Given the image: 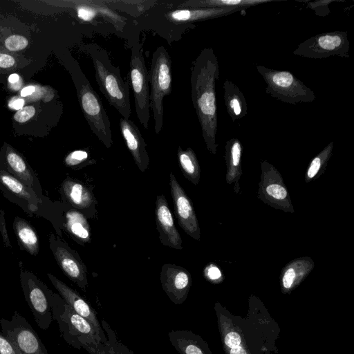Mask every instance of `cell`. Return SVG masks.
<instances>
[{
	"instance_id": "1",
	"label": "cell",
	"mask_w": 354,
	"mask_h": 354,
	"mask_svg": "<svg viewBox=\"0 0 354 354\" xmlns=\"http://www.w3.org/2000/svg\"><path fill=\"white\" fill-rule=\"evenodd\" d=\"M218 77V61L214 50L212 48L203 49L192 65L191 95L206 148L214 155L218 147L216 84Z\"/></svg>"
},
{
	"instance_id": "2",
	"label": "cell",
	"mask_w": 354,
	"mask_h": 354,
	"mask_svg": "<svg viewBox=\"0 0 354 354\" xmlns=\"http://www.w3.org/2000/svg\"><path fill=\"white\" fill-rule=\"evenodd\" d=\"M50 302L53 319L57 322L61 335L66 343L78 350L84 348L89 354H105L104 344L86 319L53 291Z\"/></svg>"
},
{
	"instance_id": "3",
	"label": "cell",
	"mask_w": 354,
	"mask_h": 354,
	"mask_svg": "<svg viewBox=\"0 0 354 354\" xmlns=\"http://www.w3.org/2000/svg\"><path fill=\"white\" fill-rule=\"evenodd\" d=\"M87 52L93 62L100 91L122 118L129 119L131 109L129 81L123 80L120 68L112 64L106 50L91 44L87 46Z\"/></svg>"
},
{
	"instance_id": "4",
	"label": "cell",
	"mask_w": 354,
	"mask_h": 354,
	"mask_svg": "<svg viewBox=\"0 0 354 354\" xmlns=\"http://www.w3.org/2000/svg\"><path fill=\"white\" fill-rule=\"evenodd\" d=\"M0 189L5 196L27 214L36 215L50 221L57 227V205L47 196H39L33 189L16 178L6 169L0 165Z\"/></svg>"
},
{
	"instance_id": "5",
	"label": "cell",
	"mask_w": 354,
	"mask_h": 354,
	"mask_svg": "<svg viewBox=\"0 0 354 354\" xmlns=\"http://www.w3.org/2000/svg\"><path fill=\"white\" fill-rule=\"evenodd\" d=\"M151 84L149 108L154 119V130L159 133L163 127V99L171 92V62L164 46H159L153 52L149 71Z\"/></svg>"
},
{
	"instance_id": "6",
	"label": "cell",
	"mask_w": 354,
	"mask_h": 354,
	"mask_svg": "<svg viewBox=\"0 0 354 354\" xmlns=\"http://www.w3.org/2000/svg\"><path fill=\"white\" fill-rule=\"evenodd\" d=\"M266 84V93L283 102L296 104L312 102L316 99L313 91L291 72L256 66Z\"/></svg>"
},
{
	"instance_id": "7",
	"label": "cell",
	"mask_w": 354,
	"mask_h": 354,
	"mask_svg": "<svg viewBox=\"0 0 354 354\" xmlns=\"http://www.w3.org/2000/svg\"><path fill=\"white\" fill-rule=\"evenodd\" d=\"M77 94L90 129L106 147L110 148L113 144L110 120L98 94L82 72L79 77Z\"/></svg>"
},
{
	"instance_id": "8",
	"label": "cell",
	"mask_w": 354,
	"mask_h": 354,
	"mask_svg": "<svg viewBox=\"0 0 354 354\" xmlns=\"http://www.w3.org/2000/svg\"><path fill=\"white\" fill-rule=\"evenodd\" d=\"M129 75L134 96L137 118L145 129L149 127V88L148 71L142 55V44L136 42L131 47Z\"/></svg>"
},
{
	"instance_id": "9",
	"label": "cell",
	"mask_w": 354,
	"mask_h": 354,
	"mask_svg": "<svg viewBox=\"0 0 354 354\" xmlns=\"http://www.w3.org/2000/svg\"><path fill=\"white\" fill-rule=\"evenodd\" d=\"M20 282L25 300L37 326L47 330L53 320L50 302L52 290L33 273L22 268Z\"/></svg>"
},
{
	"instance_id": "10",
	"label": "cell",
	"mask_w": 354,
	"mask_h": 354,
	"mask_svg": "<svg viewBox=\"0 0 354 354\" xmlns=\"http://www.w3.org/2000/svg\"><path fill=\"white\" fill-rule=\"evenodd\" d=\"M350 41L346 31H331L313 36L298 45L295 55L324 59L331 56L349 57Z\"/></svg>"
},
{
	"instance_id": "11",
	"label": "cell",
	"mask_w": 354,
	"mask_h": 354,
	"mask_svg": "<svg viewBox=\"0 0 354 354\" xmlns=\"http://www.w3.org/2000/svg\"><path fill=\"white\" fill-rule=\"evenodd\" d=\"M261 169L258 198L274 209L295 213L288 188L278 169L267 160L261 162Z\"/></svg>"
},
{
	"instance_id": "12",
	"label": "cell",
	"mask_w": 354,
	"mask_h": 354,
	"mask_svg": "<svg viewBox=\"0 0 354 354\" xmlns=\"http://www.w3.org/2000/svg\"><path fill=\"white\" fill-rule=\"evenodd\" d=\"M1 333L20 354H48L47 349L29 322L17 311L11 319H0Z\"/></svg>"
},
{
	"instance_id": "13",
	"label": "cell",
	"mask_w": 354,
	"mask_h": 354,
	"mask_svg": "<svg viewBox=\"0 0 354 354\" xmlns=\"http://www.w3.org/2000/svg\"><path fill=\"white\" fill-rule=\"evenodd\" d=\"M49 247L64 274L83 291L88 286L87 269L78 254L53 234L49 236Z\"/></svg>"
},
{
	"instance_id": "14",
	"label": "cell",
	"mask_w": 354,
	"mask_h": 354,
	"mask_svg": "<svg viewBox=\"0 0 354 354\" xmlns=\"http://www.w3.org/2000/svg\"><path fill=\"white\" fill-rule=\"evenodd\" d=\"M169 186L175 215L183 230L196 241L200 240L198 221L192 202L176 178L173 172L169 175Z\"/></svg>"
},
{
	"instance_id": "15",
	"label": "cell",
	"mask_w": 354,
	"mask_h": 354,
	"mask_svg": "<svg viewBox=\"0 0 354 354\" xmlns=\"http://www.w3.org/2000/svg\"><path fill=\"white\" fill-rule=\"evenodd\" d=\"M47 277L64 301L77 314L84 317L92 325L102 342L105 344L107 342V337L98 320L95 309L77 292L55 276L48 273Z\"/></svg>"
},
{
	"instance_id": "16",
	"label": "cell",
	"mask_w": 354,
	"mask_h": 354,
	"mask_svg": "<svg viewBox=\"0 0 354 354\" xmlns=\"http://www.w3.org/2000/svg\"><path fill=\"white\" fill-rule=\"evenodd\" d=\"M192 281L191 274L185 268L171 263H165L162 266V288L174 304H182L186 300Z\"/></svg>"
},
{
	"instance_id": "17",
	"label": "cell",
	"mask_w": 354,
	"mask_h": 354,
	"mask_svg": "<svg viewBox=\"0 0 354 354\" xmlns=\"http://www.w3.org/2000/svg\"><path fill=\"white\" fill-rule=\"evenodd\" d=\"M155 217L162 244L177 250L182 249V239L175 226L173 216L163 194L156 196Z\"/></svg>"
},
{
	"instance_id": "18",
	"label": "cell",
	"mask_w": 354,
	"mask_h": 354,
	"mask_svg": "<svg viewBox=\"0 0 354 354\" xmlns=\"http://www.w3.org/2000/svg\"><path fill=\"white\" fill-rule=\"evenodd\" d=\"M221 307L218 303L215 304L218 328L225 354H251L242 330L233 324L230 317L224 315Z\"/></svg>"
},
{
	"instance_id": "19",
	"label": "cell",
	"mask_w": 354,
	"mask_h": 354,
	"mask_svg": "<svg viewBox=\"0 0 354 354\" xmlns=\"http://www.w3.org/2000/svg\"><path fill=\"white\" fill-rule=\"evenodd\" d=\"M120 129L136 164L141 171L145 172L148 168L149 158L147 144L140 130L132 120L123 118L120 119Z\"/></svg>"
},
{
	"instance_id": "20",
	"label": "cell",
	"mask_w": 354,
	"mask_h": 354,
	"mask_svg": "<svg viewBox=\"0 0 354 354\" xmlns=\"http://www.w3.org/2000/svg\"><path fill=\"white\" fill-rule=\"evenodd\" d=\"M315 266L313 260L306 256L296 258L288 262L280 272L281 292L290 294L308 277Z\"/></svg>"
},
{
	"instance_id": "21",
	"label": "cell",
	"mask_w": 354,
	"mask_h": 354,
	"mask_svg": "<svg viewBox=\"0 0 354 354\" xmlns=\"http://www.w3.org/2000/svg\"><path fill=\"white\" fill-rule=\"evenodd\" d=\"M168 338L179 354H212L203 338L192 331L172 330Z\"/></svg>"
},
{
	"instance_id": "22",
	"label": "cell",
	"mask_w": 354,
	"mask_h": 354,
	"mask_svg": "<svg viewBox=\"0 0 354 354\" xmlns=\"http://www.w3.org/2000/svg\"><path fill=\"white\" fill-rule=\"evenodd\" d=\"M3 167L16 178L33 189L39 196H44L39 178L35 171L17 153L9 151L6 156Z\"/></svg>"
},
{
	"instance_id": "23",
	"label": "cell",
	"mask_w": 354,
	"mask_h": 354,
	"mask_svg": "<svg viewBox=\"0 0 354 354\" xmlns=\"http://www.w3.org/2000/svg\"><path fill=\"white\" fill-rule=\"evenodd\" d=\"M225 149L227 167L226 183L228 185L233 184L234 192L239 194L241 191L239 181L243 174L241 167L242 145L238 138H231L226 142Z\"/></svg>"
},
{
	"instance_id": "24",
	"label": "cell",
	"mask_w": 354,
	"mask_h": 354,
	"mask_svg": "<svg viewBox=\"0 0 354 354\" xmlns=\"http://www.w3.org/2000/svg\"><path fill=\"white\" fill-rule=\"evenodd\" d=\"M60 192L77 209L86 210L95 202L91 191L80 181L71 178H66L62 183Z\"/></svg>"
},
{
	"instance_id": "25",
	"label": "cell",
	"mask_w": 354,
	"mask_h": 354,
	"mask_svg": "<svg viewBox=\"0 0 354 354\" xmlns=\"http://www.w3.org/2000/svg\"><path fill=\"white\" fill-rule=\"evenodd\" d=\"M240 10H243V9L183 8L169 12L167 17L174 22H194L229 15Z\"/></svg>"
},
{
	"instance_id": "26",
	"label": "cell",
	"mask_w": 354,
	"mask_h": 354,
	"mask_svg": "<svg viewBox=\"0 0 354 354\" xmlns=\"http://www.w3.org/2000/svg\"><path fill=\"white\" fill-rule=\"evenodd\" d=\"M224 101L227 112L233 122L247 115L248 106L243 93L232 81L223 82Z\"/></svg>"
},
{
	"instance_id": "27",
	"label": "cell",
	"mask_w": 354,
	"mask_h": 354,
	"mask_svg": "<svg viewBox=\"0 0 354 354\" xmlns=\"http://www.w3.org/2000/svg\"><path fill=\"white\" fill-rule=\"evenodd\" d=\"M13 229L21 250L37 256L39 251V240L34 227L24 218L16 216Z\"/></svg>"
},
{
	"instance_id": "28",
	"label": "cell",
	"mask_w": 354,
	"mask_h": 354,
	"mask_svg": "<svg viewBox=\"0 0 354 354\" xmlns=\"http://www.w3.org/2000/svg\"><path fill=\"white\" fill-rule=\"evenodd\" d=\"M63 224L77 241L82 243L91 241V232L88 221L79 211L74 209H68L64 214Z\"/></svg>"
},
{
	"instance_id": "29",
	"label": "cell",
	"mask_w": 354,
	"mask_h": 354,
	"mask_svg": "<svg viewBox=\"0 0 354 354\" xmlns=\"http://www.w3.org/2000/svg\"><path fill=\"white\" fill-rule=\"evenodd\" d=\"M274 0H196L189 1L183 4L186 8H241L255 6Z\"/></svg>"
},
{
	"instance_id": "30",
	"label": "cell",
	"mask_w": 354,
	"mask_h": 354,
	"mask_svg": "<svg viewBox=\"0 0 354 354\" xmlns=\"http://www.w3.org/2000/svg\"><path fill=\"white\" fill-rule=\"evenodd\" d=\"M177 156L183 176L194 185H197L201 177V168L194 151L188 147L183 150L178 147Z\"/></svg>"
},
{
	"instance_id": "31",
	"label": "cell",
	"mask_w": 354,
	"mask_h": 354,
	"mask_svg": "<svg viewBox=\"0 0 354 354\" xmlns=\"http://www.w3.org/2000/svg\"><path fill=\"white\" fill-rule=\"evenodd\" d=\"M334 142H330L317 156L309 162L304 180L310 183L319 178L325 171L328 162L332 156Z\"/></svg>"
},
{
	"instance_id": "32",
	"label": "cell",
	"mask_w": 354,
	"mask_h": 354,
	"mask_svg": "<svg viewBox=\"0 0 354 354\" xmlns=\"http://www.w3.org/2000/svg\"><path fill=\"white\" fill-rule=\"evenodd\" d=\"M102 329L106 333L107 342L104 344L106 354H133L120 339L115 331L104 319L101 321Z\"/></svg>"
},
{
	"instance_id": "33",
	"label": "cell",
	"mask_w": 354,
	"mask_h": 354,
	"mask_svg": "<svg viewBox=\"0 0 354 354\" xmlns=\"http://www.w3.org/2000/svg\"><path fill=\"white\" fill-rule=\"evenodd\" d=\"M90 155L85 150H75L71 152L64 159V164L70 167H79L88 160Z\"/></svg>"
},
{
	"instance_id": "34",
	"label": "cell",
	"mask_w": 354,
	"mask_h": 354,
	"mask_svg": "<svg viewBox=\"0 0 354 354\" xmlns=\"http://www.w3.org/2000/svg\"><path fill=\"white\" fill-rule=\"evenodd\" d=\"M204 277L212 283H221L224 279L221 270L216 264L210 263L203 270Z\"/></svg>"
},
{
	"instance_id": "35",
	"label": "cell",
	"mask_w": 354,
	"mask_h": 354,
	"mask_svg": "<svg viewBox=\"0 0 354 354\" xmlns=\"http://www.w3.org/2000/svg\"><path fill=\"white\" fill-rule=\"evenodd\" d=\"M27 39L21 35H11L5 41L6 47L11 51H17L28 46Z\"/></svg>"
},
{
	"instance_id": "36",
	"label": "cell",
	"mask_w": 354,
	"mask_h": 354,
	"mask_svg": "<svg viewBox=\"0 0 354 354\" xmlns=\"http://www.w3.org/2000/svg\"><path fill=\"white\" fill-rule=\"evenodd\" d=\"M335 1L322 0L309 2L308 7L313 10L317 16L324 17L330 13L328 5Z\"/></svg>"
},
{
	"instance_id": "37",
	"label": "cell",
	"mask_w": 354,
	"mask_h": 354,
	"mask_svg": "<svg viewBox=\"0 0 354 354\" xmlns=\"http://www.w3.org/2000/svg\"><path fill=\"white\" fill-rule=\"evenodd\" d=\"M35 113L32 106H27L19 109L15 115L14 118L19 122H24L30 120Z\"/></svg>"
},
{
	"instance_id": "38",
	"label": "cell",
	"mask_w": 354,
	"mask_h": 354,
	"mask_svg": "<svg viewBox=\"0 0 354 354\" xmlns=\"http://www.w3.org/2000/svg\"><path fill=\"white\" fill-rule=\"evenodd\" d=\"M0 354H20L1 332H0Z\"/></svg>"
},
{
	"instance_id": "39",
	"label": "cell",
	"mask_w": 354,
	"mask_h": 354,
	"mask_svg": "<svg viewBox=\"0 0 354 354\" xmlns=\"http://www.w3.org/2000/svg\"><path fill=\"white\" fill-rule=\"evenodd\" d=\"M0 232L2 234L3 242H4V244L6 245V246L9 248H11V244H10V239L8 236L6 226L5 213L3 209L1 210V213H0Z\"/></svg>"
},
{
	"instance_id": "40",
	"label": "cell",
	"mask_w": 354,
	"mask_h": 354,
	"mask_svg": "<svg viewBox=\"0 0 354 354\" xmlns=\"http://www.w3.org/2000/svg\"><path fill=\"white\" fill-rule=\"evenodd\" d=\"M15 64V59L7 54L0 53V67L8 68Z\"/></svg>"
},
{
	"instance_id": "41",
	"label": "cell",
	"mask_w": 354,
	"mask_h": 354,
	"mask_svg": "<svg viewBox=\"0 0 354 354\" xmlns=\"http://www.w3.org/2000/svg\"><path fill=\"white\" fill-rule=\"evenodd\" d=\"M24 100L21 98L14 99L9 103V106L15 110H19L23 108Z\"/></svg>"
},
{
	"instance_id": "42",
	"label": "cell",
	"mask_w": 354,
	"mask_h": 354,
	"mask_svg": "<svg viewBox=\"0 0 354 354\" xmlns=\"http://www.w3.org/2000/svg\"><path fill=\"white\" fill-rule=\"evenodd\" d=\"M35 91V88L32 86H28L25 87L21 91V95L22 97H26L27 95H31Z\"/></svg>"
},
{
	"instance_id": "43",
	"label": "cell",
	"mask_w": 354,
	"mask_h": 354,
	"mask_svg": "<svg viewBox=\"0 0 354 354\" xmlns=\"http://www.w3.org/2000/svg\"><path fill=\"white\" fill-rule=\"evenodd\" d=\"M8 81L10 84H13L19 81V76L17 74H12L8 77Z\"/></svg>"
}]
</instances>
